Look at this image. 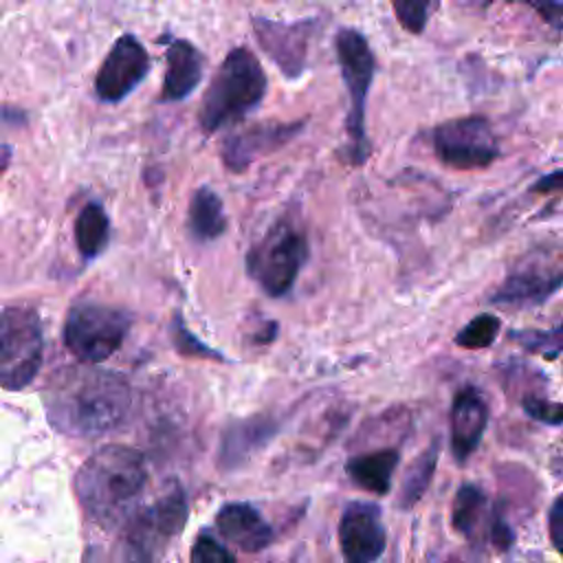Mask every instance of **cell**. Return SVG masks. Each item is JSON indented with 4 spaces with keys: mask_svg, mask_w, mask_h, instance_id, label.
<instances>
[{
    "mask_svg": "<svg viewBox=\"0 0 563 563\" xmlns=\"http://www.w3.org/2000/svg\"><path fill=\"white\" fill-rule=\"evenodd\" d=\"M51 424L73 438H99L119 429L132 411V389L119 372L66 367L44 396Z\"/></svg>",
    "mask_w": 563,
    "mask_h": 563,
    "instance_id": "obj_1",
    "label": "cell"
},
{
    "mask_svg": "<svg viewBox=\"0 0 563 563\" xmlns=\"http://www.w3.org/2000/svg\"><path fill=\"white\" fill-rule=\"evenodd\" d=\"M147 484L143 455L125 444L97 449L75 475V493L84 512L101 528L125 523Z\"/></svg>",
    "mask_w": 563,
    "mask_h": 563,
    "instance_id": "obj_2",
    "label": "cell"
},
{
    "mask_svg": "<svg viewBox=\"0 0 563 563\" xmlns=\"http://www.w3.org/2000/svg\"><path fill=\"white\" fill-rule=\"evenodd\" d=\"M266 73L246 46L231 48L216 68L198 108V123L205 134L220 132L253 112L266 95Z\"/></svg>",
    "mask_w": 563,
    "mask_h": 563,
    "instance_id": "obj_3",
    "label": "cell"
},
{
    "mask_svg": "<svg viewBox=\"0 0 563 563\" xmlns=\"http://www.w3.org/2000/svg\"><path fill=\"white\" fill-rule=\"evenodd\" d=\"M310 246L306 231L292 218L275 220L244 255L246 275L268 297H284L295 286Z\"/></svg>",
    "mask_w": 563,
    "mask_h": 563,
    "instance_id": "obj_4",
    "label": "cell"
},
{
    "mask_svg": "<svg viewBox=\"0 0 563 563\" xmlns=\"http://www.w3.org/2000/svg\"><path fill=\"white\" fill-rule=\"evenodd\" d=\"M334 48H336V62L341 68V79L347 90L345 158L352 165H363L372 152L367 132H365V101H367L369 86L374 81L376 57L367 37L352 26L339 29L334 37Z\"/></svg>",
    "mask_w": 563,
    "mask_h": 563,
    "instance_id": "obj_5",
    "label": "cell"
},
{
    "mask_svg": "<svg viewBox=\"0 0 563 563\" xmlns=\"http://www.w3.org/2000/svg\"><path fill=\"white\" fill-rule=\"evenodd\" d=\"M187 521L185 490L174 482L150 506L136 508L123 526V563H163L169 543Z\"/></svg>",
    "mask_w": 563,
    "mask_h": 563,
    "instance_id": "obj_6",
    "label": "cell"
},
{
    "mask_svg": "<svg viewBox=\"0 0 563 563\" xmlns=\"http://www.w3.org/2000/svg\"><path fill=\"white\" fill-rule=\"evenodd\" d=\"M130 325L132 317L125 310L108 303L81 301L68 310L64 343L81 363L97 365L121 347Z\"/></svg>",
    "mask_w": 563,
    "mask_h": 563,
    "instance_id": "obj_7",
    "label": "cell"
},
{
    "mask_svg": "<svg viewBox=\"0 0 563 563\" xmlns=\"http://www.w3.org/2000/svg\"><path fill=\"white\" fill-rule=\"evenodd\" d=\"M44 339L35 310L18 306L0 312V385L20 389L42 365Z\"/></svg>",
    "mask_w": 563,
    "mask_h": 563,
    "instance_id": "obj_8",
    "label": "cell"
},
{
    "mask_svg": "<svg viewBox=\"0 0 563 563\" xmlns=\"http://www.w3.org/2000/svg\"><path fill=\"white\" fill-rule=\"evenodd\" d=\"M435 158L460 172L488 167L499 156V145L486 117H457L444 121L431 132Z\"/></svg>",
    "mask_w": 563,
    "mask_h": 563,
    "instance_id": "obj_9",
    "label": "cell"
},
{
    "mask_svg": "<svg viewBox=\"0 0 563 563\" xmlns=\"http://www.w3.org/2000/svg\"><path fill=\"white\" fill-rule=\"evenodd\" d=\"M561 284L563 271L556 253L550 255L548 251L539 249L526 253L508 268L506 277L493 290L488 301L501 308H534L545 303L552 295H556Z\"/></svg>",
    "mask_w": 563,
    "mask_h": 563,
    "instance_id": "obj_10",
    "label": "cell"
},
{
    "mask_svg": "<svg viewBox=\"0 0 563 563\" xmlns=\"http://www.w3.org/2000/svg\"><path fill=\"white\" fill-rule=\"evenodd\" d=\"M253 33L264 55L279 68L286 79H299L308 66V51L312 35L319 29V18L273 20L268 15H253Z\"/></svg>",
    "mask_w": 563,
    "mask_h": 563,
    "instance_id": "obj_11",
    "label": "cell"
},
{
    "mask_svg": "<svg viewBox=\"0 0 563 563\" xmlns=\"http://www.w3.org/2000/svg\"><path fill=\"white\" fill-rule=\"evenodd\" d=\"M306 121H257L244 125L220 143V156L229 172L242 174L262 156H268L290 143Z\"/></svg>",
    "mask_w": 563,
    "mask_h": 563,
    "instance_id": "obj_12",
    "label": "cell"
},
{
    "mask_svg": "<svg viewBox=\"0 0 563 563\" xmlns=\"http://www.w3.org/2000/svg\"><path fill=\"white\" fill-rule=\"evenodd\" d=\"M150 55L145 46L132 35H121L95 77V92L106 103L123 101L150 73Z\"/></svg>",
    "mask_w": 563,
    "mask_h": 563,
    "instance_id": "obj_13",
    "label": "cell"
},
{
    "mask_svg": "<svg viewBox=\"0 0 563 563\" xmlns=\"http://www.w3.org/2000/svg\"><path fill=\"white\" fill-rule=\"evenodd\" d=\"M339 545L345 563H376L387 545L380 510L369 501H352L339 521Z\"/></svg>",
    "mask_w": 563,
    "mask_h": 563,
    "instance_id": "obj_14",
    "label": "cell"
},
{
    "mask_svg": "<svg viewBox=\"0 0 563 563\" xmlns=\"http://www.w3.org/2000/svg\"><path fill=\"white\" fill-rule=\"evenodd\" d=\"M490 409L484 394L466 385L453 396L451 405V449L453 457L464 464L473 451L479 446L484 431L488 427Z\"/></svg>",
    "mask_w": 563,
    "mask_h": 563,
    "instance_id": "obj_15",
    "label": "cell"
},
{
    "mask_svg": "<svg viewBox=\"0 0 563 563\" xmlns=\"http://www.w3.org/2000/svg\"><path fill=\"white\" fill-rule=\"evenodd\" d=\"M279 422L273 416L255 413L227 422L220 435L218 464L224 471L242 466L253 453H257L277 433Z\"/></svg>",
    "mask_w": 563,
    "mask_h": 563,
    "instance_id": "obj_16",
    "label": "cell"
},
{
    "mask_svg": "<svg viewBox=\"0 0 563 563\" xmlns=\"http://www.w3.org/2000/svg\"><path fill=\"white\" fill-rule=\"evenodd\" d=\"M205 57L202 53L183 37L169 40L165 48V75L161 86V103L185 101L202 81Z\"/></svg>",
    "mask_w": 563,
    "mask_h": 563,
    "instance_id": "obj_17",
    "label": "cell"
},
{
    "mask_svg": "<svg viewBox=\"0 0 563 563\" xmlns=\"http://www.w3.org/2000/svg\"><path fill=\"white\" fill-rule=\"evenodd\" d=\"M220 534L244 552H260L273 541V530L266 519L244 501L224 504L216 515Z\"/></svg>",
    "mask_w": 563,
    "mask_h": 563,
    "instance_id": "obj_18",
    "label": "cell"
},
{
    "mask_svg": "<svg viewBox=\"0 0 563 563\" xmlns=\"http://www.w3.org/2000/svg\"><path fill=\"white\" fill-rule=\"evenodd\" d=\"M398 462H400L398 449L385 446V449H376V451H367L350 457L345 462V473L358 488L369 490L374 495H385L391 486V477Z\"/></svg>",
    "mask_w": 563,
    "mask_h": 563,
    "instance_id": "obj_19",
    "label": "cell"
},
{
    "mask_svg": "<svg viewBox=\"0 0 563 563\" xmlns=\"http://www.w3.org/2000/svg\"><path fill=\"white\" fill-rule=\"evenodd\" d=\"M227 213L216 189L198 187L187 207V229L196 242H213L227 231Z\"/></svg>",
    "mask_w": 563,
    "mask_h": 563,
    "instance_id": "obj_20",
    "label": "cell"
},
{
    "mask_svg": "<svg viewBox=\"0 0 563 563\" xmlns=\"http://www.w3.org/2000/svg\"><path fill=\"white\" fill-rule=\"evenodd\" d=\"M75 242L86 260L97 257L110 242V220L99 202H88L75 220Z\"/></svg>",
    "mask_w": 563,
    "mask_h": 563,
    "instance_id": "obj_21",
    "label": "cell"
},
{
    "mask_svg": "<svg viewBox=\"0 0 563 563\" xmlns=\"http://www.w3.org/2000/svg\"><path fill=\"white\" fill-rule=\"evenodd\" d=\"M438 453H440V442L433 440L407 468L402 486H400V497H398V506L400 508H411L427 490V486L431 484V477L435 473V464H438Z\"/></svg>",
    "mask_w": 563,
    "mask_h": 563,
    "instance_id": "obj_22",
    "label": "cell"
},
{
    "mask_svg": "<svg viewBox=\"0 0 563 563\" xmlns=\"http://www.w3.org/2000/svg\"><path fill=\"white\" fill-rule=\"evenodd\" d=\"M486 512V495L477 484H462L453 499V528L473 537Z\"/></svg>",
    "mask_w": 563,
    "mask_h": 563,
    "instance_id": "obj_23",
    "label": "cell"
},
{
    "mask_svg": "<svg viewBox=\"0 0 563 563\" xmlns=\"http://www.w3.org/2000/svg\"><path fill=\"white\" fill-rule=\"evenodd\" d=\"M499 330H501L499 317L482 312V314L473 317L462 330H457L455 345H460L464 350H484L497 339Z\"/></svg>",
    "mask_w": 563,
    "mask_h": 563,
    "instance_id": "obj_24",
    "label": "cell"
},
{
    "mask_svg": "<svg viewBox=\"0 0 563 563\" xmlns=\"http://www.w3.org/2000/svg\"><path fill=\"white\" fill-rule=\"evenodd\" d=\"M517 345H521L528 352L543 354L548 358H559L561 354V328L554 325L552 330H512L508 334Z\"/></svg>",
    "mask_w": 563,
    "mask_h": 563,
    "instance_id": "obj_25",
    "label": "cell"
},
{
    "mask_svg": "<svg viewBox=\"0 0 563 563\" xmlns=\"http://www.w3.org/2000/svg\"><path fill=\"white\" fill-rule=\"evenodd\" d=\"M172 343H174V347H176L180 354H185V356H196V358H207V361L227 363V358H224L218 350L209 347L207 343H202L196 334H191V332L185 328L180 314H176L174 321H172Z\"/></svg>",
    "mask_w": 563,
    "mask_h": 563,
    "instance_id": "obj_26",
    "label": "cell"
},
{
    "mask_svg": "<svg viewBox=\"0 0 563 563\" xmlns=\"http://www.w3.org/2000/svg\"><path fill=\"white\" fill-rule=\"evenodd\" d=\"M191 563H238L229 548L216 537L202 532L191 548Z\"/></svg>",
    "mask_w": 563,
    "mask_h": 563,
    "instance_id": "obj_27",
    "label": "cell"
},
{
    "mask_svg": "<svg viewBox=\"0 0 563 563\" xmlns=\"http://www.w3.org/2000/svg\"><path fill=\"white\" fill-rule=\"evenodd\" d=\"M398 22L409 31V33H422L427 26L429 18V2H394L391 4Z\"/></svg>",
    "mask_w": 563,
    "mask_h": 563,
    "instance_id": "obj_28",
    "label": "cell"
},
{
    "mask_svg": "<svg viewBox=\"0 0 563 563\" xmlns=\"http://www.w3.org/2000/svg\"><path fill=\"white\" fill-rule=\"evenodd\" d=\"M523 411L532 420H539V422L550 424V427H559L561 420H563V407L559 402H550V400L539 398V396L523 398Z\"/></svg>",
    "mask_w": 563,
    "mask_h": 563,
    "instance_id": "obj_29",
    "label": "cell"
},
{
    "mask_svg": "<svg viewBox=\"0 0 563 563\" xmlns=\"http://www.w3.org/2000/svg\"><path fill=\"white\" fill-rule=\"evenodd\" d=\"M550 521H548V528H550V539H552V545L556 550H561V526H563V499L556 497L550 506Z\"/></svg>",
    "mask_w": 563,
    "mask_h": 563,
    "instance_id": "obj_30",
    "label": "cell"
},
{
    "mask_svg": "<svg viewBox=\"0 0 563 563\" xmlns=\"http://www.w3.org/2000/svg\"><path fill=\"white\" fill-rule=\"evenodd\" d=\"M545 22H550L556 31L561 29V18H563V7L559 2H545V4H532Z\"/></svg>",
    "mask_w": 563,
    "mask_h": 563,
    "instance_id": "obj_31",
    "label": "cell"
},
{
    "mask_svg": "<svg viewBox=\"0 0 563 563\" xmlns=\"http://www.w3.org/2000/svg\"><path fill=\"white\" fill-rule=\"evenodd\" d=\"M534 191H552V194H559L561 191V169H554L552 174H548V176H543L541 180H537L534 183V187H532Z\"/></svg>",
    "mask_w": 563,
    "mask_h": 563,
    "instance_id": "obj_32",
    "label": "cell"
}]
</instances>
